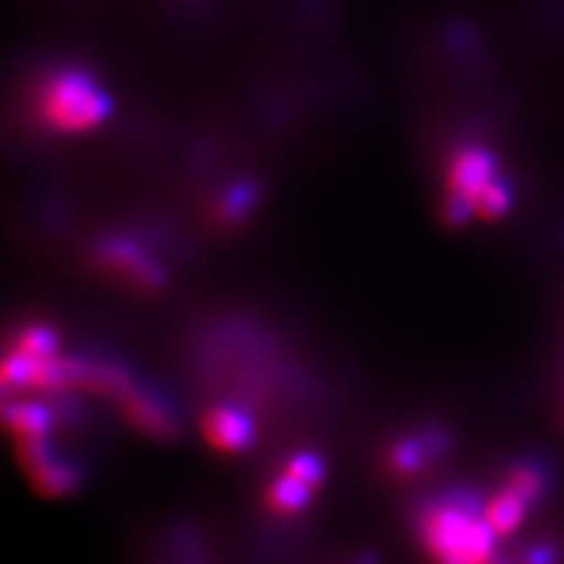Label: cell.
Listing matches in <instances>:
<instances>
[{
  "label": "cell",
  "mask_w": 564,
  "mask_h": 564,
  "mask_svg": "<svg viewBox=\"0 0 564 564\" xmlns=\"http://www.w3.org/2000/svg\"><path fill=\"white\" fill-rule=\"evenodd\" d=\"M421 539L435 564H494L497 532L468 503L431 506L421 516Z\"/></svg>",
  "instance_id": "6da1fadb"
},
{
  "label": "cell",
  "mask_w": 564,
  "mask_h": 564,
  "mask_svg": "<svg viewBox=\"0 0 564 564\" xmlns=\"http://www.w3.org/2000/svg\"><path fill=\"white\" fill-rule=\"evenodd\" d=\"M39 109L50 128L85 132L109 118L111 99L85 70L64 68L43 85Z\"/></svg>",
  "instance_id": "7a4b0ae2"
},
{
  "label": "cell",
  "mask_w": 564,
  "mask_h": 564,
  "mask_svg": "<svg viewBox=\"0 0 564 564\" xmlns=\"http://www.w3.org/2000/svg\"><path fill=\"white\" fill-rule=\"evenodd\" d=\"M499 176L497 158L480 147L462 149L449 167V198L445 203V215L452 224H464L475 217V203L482 191Z\"/></svg>",
  "instance_id": "3957f363"
},
{
  "label": "cell",
  "mask_w": 564,
  "mask_h": 564,
  "mask_svg": "<svg viewBox=\"0 0 564 564\" xmlns=\"http://www.w3.org/2000/svg\"><path fill=\"white\" fill-rule=\"evenodd\" d=\"M321 480H323L321 458L311 452L296 454L285 464V468L280 470L278 478L269 485L263 503H267L271 513L280 518L294 516L308 503L313 491L321 487Z\"/></svg>",
  "instance_id": "277c9868"
},
{
  "label": "cell",
  "mask_w": 564,
  "mask_h": 564,
  "mask_svg": "<svg viewBox=\"0 0 564 564\" xmlns=\"http://www.w3.org/2000/svg\"><path fill=\"white\" fill-rule=\"evenodd\" d=\"M203 435L219 452H242L252 443V423L242 412L231 408H212L203 416Z\"/></svg>",
  "instance_id": "5b68a950"
},
{
  "label": "cell",
  "mask_w": 564,
  "mask_h": 564,
  "mask_svg": "<svg viewBox=\"0 0 564 564\" xmlns=\"http://www.w3.org/2000/svg\"><path fill=\"white\" fill-rule=\"evenodd\" d=\"M101 261L109 263V267L116 269L120 275H126L128 280L139 282V285L144 288H155L158 282H163L161 269H158L151 259H147L130 242L104 245Z\"/></svg>",
  "instance_id": "8992f818"
},
{
  "label": "cell",
  "mask_w": 564,
  "mask_h": 564,
  "mask_svg": "<svg viewBox=\"0 0 564 564\" xmlns=\"http://www.w3.org/2000/svg\"><path fill=\"white\" fill-rule=\"evenodd\" d=\"M529 508L532 506H529L518 491L503 487L497 497H491L489 503L482 508V518L494 532H497V536H508L524 522Z\"/></svg>",
  "instance_id": "52a82bcc"
},
{
  "label": "cell",
  "mask_w": 564,
  "mask_h": 564,
  "mask_svg": "<svg viewBox=\"0 0 564 564\" xmlns=\"http://www.w3.org/2000/svg\"><path fill=\"white\" fill-rule=\"evenodd\" d=\"M506 487L518 491L529 506H534L543 499V494H545V470L541 464L522 462L508 473Z\"/></svg>",
  "instance_id": "ba28073f"
},
{
  "label": "cell",
  "mask_w": 564,
  "mask_h": 564,
  "mask_svg": "<svg viewBox=\"0 0 564 564\" xmlns=\"http://www.w3.org/2000/svg\"><path fill=\"white\" fill-rule=\"evenodd\" d=\"M122 412L134 423L137 429L147 433H167L170 431V419L163 410H158L155 404L141 395H126L122 402Z\"/></svg>",
  "instance_id": "9c48e42d"
},
{
  "label": "cell",
  "mask_w": 564,
  "mask_h": 564,
  "mask_svg": "<svg viewBox=\"0 0 564 564\" xmlns=\"http://www.w3.org/2000/svg\"><path fill=\"white\" fill-rule=\"evenodd\" d=\"M8 421L14 435H20L22 445L24 443H41L43 433L47 431V414L35 408V404H17L14 410H8Z\"/></svg>",
  "instance_id": "30bf717a"
},
{
  "label": "cell",
  "mask_w": 564,
  "mask_h": 564,
  "mask_svg": "<svg viewBox=\"0 0 564 564\" xmlns=\"http://www.w3.org/2000/svg\"><path fill=\"white\" fill-rule=\"evenodd\" d=\"M510 186L501 176H497L485 191L482 196L475 203V217H480L485 221H494V219H501L508 207H510Z\"/></svg>",
  "instance_id": "8fae6325"
},
{
  "label": "cell",
  "mask_w": 564,
  "mask_h": 564,
  "mask_svg": "<svg viewBox=\"0 0 564 564\" xmlns=\"http://www.w3.org/2000/svg\"><path fill=\"white\" fill-rule=\"evenodd\" d=\"M252 203V188L250 186H236L234 191H228L224 209H226V217L228 219H236L240 217L245 207H250Z\"/></svg>",
  "instance_id": "7c38bea8"
},
{
  "label": "cell",
  "mask_w": 564,
  "mask_h": 564,
  "mask_svg": "<svg viewBox=\"0 0 564 564\" xmlns=\"http://www.w3.org/2000/svg\"><path fill=\"white\" fill-rule=\"evenodd\" d=\"M393 466L398 470H414L419 466V449L414 445H402L393 454Z\"/></svg>",
  "instance_id": "4fadbf2b"
},
{
  "label": "cell",
  "mask_w": 564,
  "mask_h": 564,
  "mask_svg": "<svg viewBox=\"0 0 564 564\" xmlns=\"http://www.w3.org/2000/svg\"><path fill=\"white\" fill-rule=\"evenodd\" d=\"M524 564H557V555L549 545H539V549H532L527 553Z\"/></svg>",
  "instance_id": "5bb4252c"
}]
</instances>
